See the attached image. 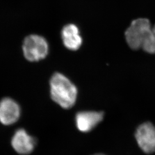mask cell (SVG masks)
<instances>
[{"mask_svg":"<svg viewBox=\"0 0 155 155\" xmlns=\"http://www.w3.org/2000/svg\"><path fill=\"white\" fill-rule=\"evenodd\" d=\"M50 95L62 108L68 109L75 105L77 98L76 86L63 74L55 72L50 81Z\"/></svg>","mask_w":155,"mask_h":155,"instance_id":"cell-1","label":"cell"},{"mask_svg":"<svg viewBox=\"0 0 155 155\" xmlns=\"http://www.w3.org/2000/svg\"><path fill=\"white\" fill-rule=\"evenodd\" d=\"M152 27L147 18H139L132 21L125 32L126 41L129 47L133 50L142 48Z\"/></svg>","mask_w":155,"mask_h":155,"instance_id":"cell-2","label":"cell"},{"mask_svg":"<svg viewBox=\"0 0 155 155\" xmlns=\"http://www.w3.org/2000/svg\"><path fill=\"white\" fill-rule=\"evenodd\" d=\"M48 51L47 41L40 35H29L23 41V54L25 59L29 61H38L44 59L48 55Z\"/></svg>","mask_w":155,"mask_h":155,"instance_id":"cell-3","label":"cell"},{"mask_svg":"<svg viewBox=\"0 0 155 155\" xmlns=\"http://www.w3.org/2000/svg\"><path fill=\"white\" fill-rule=\"evenodd\" d=\"M135 138L140 149L150 154L155 152V126L151 122H145L136 129Z\"/></svg>","mask_w":155,"mask_h":155,"instance_id":"cell-4","label":"cell"},{"mask_svg":"<svg viewBox=\"0 0 155 155\" xmlns=\"http://www.w3.org/2000/svg\"><path fill=\"white\" fill-rule=\"evenodd\" d=\"M104 117V113L102 111H79L75 116L76 126L82 132H89L103 120Z\"/></svg>","mask_w":155,"mask_h":155,"instance_id":"cell-5","label":"cell"},{"mask_svg":"<svg viewBox=\"0 0 155 155\" xmlns=\"http://www.w3.org/2000/svg\"><path fill=\"white\" fill-rule=\"evenodd\" d=\"M20 107L16 101L5 98L0 101V122L10 125L17 122L20 116Z\"/></svg>","mask_w":155,"mask_h":155,"instance_id":"cell-6","label":"cell"},{"mask_svg":"<svg viewBox=\"0 0 155 155\" xmlns=\"http://www.w3.org/2000/svg\"><path fill=\"white\" fill-rule=\"evenodd\" d=\"M11 143L13 148L18 153L28 155L35 149L36 140L24 129H20L14 134Z\"/></svg>","mask_w":155,"mask_h":155,"instance_id":"cell-7","label":"cell"},{"mask_svg":"<svg viewBox=\"0 0 155 155\" xmlns=\"http://www.w3.org/2000/svg\"><path fill=\"white\" fill-rule=\"evenodd\" d=\"M61 36L63 43L68 50L77 51L82 45L83 40L79 29L75 24L65 25L61 30Z\"/></svg>","mask_w":155,"mask_h":155,"instance_id":"cell-8","label":"cell"},{"mask_svg":"<svg viewBox=\"0 0 155 155\" xmlns=\"http://www.w3.org/2000/svg\"><path fill=\"white\" fill-rule=\"evenodd\" d=\"M142 49L150 54H155V25L152 27L144 41Z\"/></svg>","mask_w":155,"mask_h":155,"instance_id":"cell-9","label":"cell"},{"mask_svg":"<svg viewBox=\"0 0 155 155\" xmlns=\"http://www.w3.org/2000/svg\"><path fill=\"white\" fill-rule=\"evenodd\" d=\"M104 155V154H101V153H98V154H95V155Z\"/></svg>","mask_w":155,"mask_h":155,"instance_id":"cell-10","label":"cell"}]
</instances>
